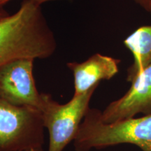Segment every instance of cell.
<instances>
[{"label": "cell", "mask_w": 151, "mask_h": 151, "mask_svg": "<svg viewBox=\"0 0 151 151\" xmlns=\"http://www.w3.org/2000/svg\"><path fill=\"white\" fill-rule=\"evenodd\" d=\"M131 87L122 97L101 111L103 122L111 123L134 118L139 113H151V65L132 81Z\"/></svg>", "instance_id": "6"}, {"label": "cell", "mask_w": 151, "mask_h": 151, "mask_svg": "<svg viewBox=\"0 0 151 151\" xmlns=\"http://www.w3.org/2000/svg\"><path fill=\"white\" fill-rule=\"evenodd\" d=\"M148 13H149V14H150L151 15V4H150V9H149V11H148Z\"/></svg>", "instance_id": "13"}, {"label": "cell", "mask_w": 151, "mask_h": 151, "mask_svg": "<svg viewBox=\"0 0 151 151\" xmlns=\"http://www.w3.org/2000/svg\"><path fill=\"white\" fill-rule=\"evenodd\" d=\"M101 111L89 108L74 140L75 151H90L119 144L134 145L141 151H151V113L106 123Z\"/></svg>", "instance_id": "2"}, {"label": "cell", "mask_w": 151, "mask_h": 151, "mask_svg": "<svg viewBox=\"0 0 151 151\" xmlns=\"http://www.w3.org/2000/svg\"><path fill=\"white\" fill-rule=\"evenodd\" d=\"M26 151H44L43 148H38V149H33V150H26Z\"/></svg>", "instance_id": "12"}, {"label": "cell", "mask_w": 151, "mask_h": 151, "mask_svg": "<svg viewBox=\"0 0 151 151\" xmlns=\"http://www.w3.org/2000/svg\"><path fill=\"white\" fill-rule=\"evenodd\" d=\"M133 1L145 9L147 12H148L151 4V0H133Z\"/></svg>", "instance_id": "10"}, {"label": "cell", "mask_w": 151, "mask_h": 151, "mask_svg": "<svg viewBox=\"0 0 151 151\" xmlns=\"http://www.w3.org/2000/svg\"><path fill=\"white\" fill-rule=\"evenodd\" d=\"M8 14H7L6 11H4V10H2V9H1V8H0V19H1L2 18H4V17L8 16Z\"/></svg>", "instance_id": "11"}, {"label": "cell", "mask_w": 151, "mask_h": 151, "mask_svg": "<svg viewBox=\"0 0 151 151\" xmlns=\"http://www.w3.org/2000/svg\"><path fill=\"white\" fill-rule=\"evenodd\" d=\"M56 48L41 5L24 0L15 14L0 19V67L18 58H48Z\"/></svg>", "instance_id": "1"}, {"label": "cell", "mask_w": 151, "mask_h": 151, "mask_svg": "<svg viewBox=\"0 0 151 151\" xmlns=\"http://www.w3.org/2000/svg\"><path fill=\"white\" fill-rule=\"evenodd\" d=\"M120 62V60L100 53L92 55L81 63L68 62L67 67L73 76V96L81 95L93 87L99 86L100 81L112 78L118 73Z\"/></svg>", "instance_id": "7"}, {"label": "cell", "mask_w": 151, "mask_h": 151, "mask_svg": "<svg viewBox=\"0 0 151 151\" xmlns=\"http://www.w3.org/2000/svg\"><path fill=\"white\" fill-rule=\"evenodd\" d=\"M98 86L81 95L73 96L65 104L54 100L51 94L41 93L39 110L42 113L45 129L48 132V151H63L73 141Z\"/></svg>", "instance_id": "3"}, {"label": "cell", "mask_w": 151, "mask_h": 151, "mask_svg": "<svg viewBox=\"0 0 151 151\" xmlns=\"http://www.w3.org/2000/svg\"><path fill=\"white\" fill-rule=\"evenodd\" d=\"M11 0H0V8L1 6H2L3 5H4L5 4L9 2ZM30 1H32L38 4L41 5L43 3L46 2H50V1H71V0H30Z\"/></svg>", "instance_id": "9"}, {"label": "cell", "mask_w": 151, "mask_h": 151, "mask_svg": "<svg viewBox=\"0 0 151 151\" xmlns=\"http://www.w3.org/2000/svg\"><path fill=\"white\" fill-rule=\"evenodd\" d=\"M45 127L39 109L11 104L0 98V151L43 148Z\"/></svg>", "instance_id": "4"}, {"label": "cell", "mask_w": 151, "mask_h": 151, "mask_svg": "<svg viewBox=\"0 0 151 151\" xmlns=\"http://www.w3.org/2000/svg\"><path fill=\"white\" fill-rule=\"evenodd\" d=\"M34 61L18 58L0 67V98L11 104L39 109L41 93L38 92L34 78Z\"/></svg>", "instance_id": "5"}, {"label": "cell", "mask_w": 151, "mask_h": 151, "mask_svg": "<svg viewBox=\"0 0 151 151\" xmlns=\"http://www.w3.org/2000/svg\"><path fill=\"white\" fill-rule=\"evenodd\" d=\"M134 58L133 64L128 68L129 82L151 65V25L142 26L133 32L124 41Z\"/></svg>", "instance_id": "8"}]
</instances>
